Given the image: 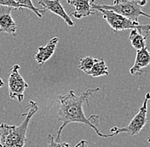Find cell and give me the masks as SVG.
<instances>
[{"label":"cell","instance_id":"6da1fadb","mask_svg":"<svg viewBox=\"0 0 150 147\" xmlns=\"http://www.w3.org/2000/svg\"><path fill=\"white\" fill-rule=\"evenodd\" d=\"M99 90V88L89 89L84 90L80 95H76L74 90H71L67 94H61L58 96L60 106L58 108V121L62 124L59 128L56 135V141H60L61 134L63 129L70 122H81L90 126L96 134L100 137L106 138V134H102L98 129V115H91L90 117H86L84 115L83 106L84 105L89 106V101L92 98L95 93Z\"/></svg>","mask_w":150,"mask_h":147},{"label":"cell","instance_id":"8992f818","mask_svg":"<svg viewBox=\"0 0 150 147\" xmlns=\"http://www.w3.org/2000/svg\"><path fill=\"white\" fill-rule=\"evenodd\" d=\"M20 65H14L9 72V95L11 99H16L21 102L24 99V93L28 84L19 73Z\"/></svg>","mask_w":150,"mask_h":147},{"label":"cell","instance_id":"5bb4252c","mask_svg":"<svg viewBox=\"0 0 150 147\" xmlns=\"http://www.w3.org/2000/svg\"><path fill=\"white\" fill-rule=\"evenodd\" d=\"M15 1H16L18 4L21 5L23 8H28V9H29L30 10L33 11V12L36 14V15L38 16L39 18H41L42 15H43V14L45 12V9H38V8H36V7L33 5L32 0H15Z\"/></svg>","mask_w":150,"mask_h":147},{"label":"cell","instance_id":"44dd1931","mask_svg":"<svg viewBox=\"0 0 150 147\" xmlns=\"http://www.w3.org/2000/svg\"><path fill=\"white\" fill-rule=\"evenodd\" d=\"M4 83L3 82V80L0 78V88H2V87H4Z\"/></svg>","mask_w":150,"mask_h":147},{"label":"cell","instance_id":"7a4b0ae2","mask_svg":"<svg viewBox=\"0 0 150 147\" xmlns=\"http://www.w3.org/2000/svg\"><path fill=\"white\" fill-rule=\"evenodd\" d=\"M38 110L37 103L33 101H29L26 112L21 114L25 117L24 121L19 126L0 124V147H23L26 142H29L26 139L28 124Z\"/></svg>","mask_w":150,"mask_h":147},{"label":"cell","instance_id":"d6986e66","mask_svg":"<svg viewBox=\"0 0 150 147\" xmlns=\"http://www.w3.org/2000/svg\"><path fill=\"white\" fill-rule=\"evenodd\" d=\"M146 4H147V0H140V4L142 7L146 5Z\"/></svg>","mask_w":150,"mask_h":147},{"label":"cell","instance_id":"ac0fdd59","mask_svg":"<svg viewBox=\"0 0 150 147\" xmlns=\"http://www.w3.org/2000/svg\"><path fill=\"white\" fill-rule=\"evenodd\" d=\"M74 147H88V142L84 139H82Z\"/></svg>","mask_w":150,"mask_h":147},{"label":"cell","instance_id":"ffe728a7","mask_svg":"<svg viewBox=\"0 0 150 147\" xmlns=\"http://www.w3.org/2000/svg\"><path fill=\"white\" fill-rule=\"evenodd\" d=\"M122 1H124V0H113V4H119V3H120Z\"/></svg>","mask_w":150,"mask_h":147},{"label":"cell","instance_id":"e0dca14e","mask_svg":"<svg viewBox=\"0 0 150 147\" xmlns=\"http://www.w3.org/2000/svg\"><path fill=\"white\" fill-rule=\"evenodd\" d=\"M0 6L9 7V8L15 9L16 10L18 9L20 11H21L23 9V7L18 4L15 0H0Z\"/></svg>","mask_w":150,"mask_h":147},{"label":"cell","instance_id":"9c48e42d","mask_svg":"<svg viewBox=\"0 0 150 147\" xmlns=\"http://www.w3.org/2000/svg\"><path fill=\"white\" fill-rule=\"evenodd\" d=\"M150 64V51L147 46L140 50L137 51L134 65L130 69V73L133 76L141 75L143 72V68L147 67Z\"/></svg>","mask_w":150,"mask_h":147},{"label":"cell","instance_id":"5b68a950","mask_svg":"<svg viewBox=\"0 0 150 147\" xmlns=\"http://www.w3.org/2000/svg\"><path fill=\"white\" fill-rule=\"evenodd\" d=\"M98 6L102 9L112 10L125 18L137 22H138L139 16H145L150 19V15L142 10L139 0H124L119 4L112 5L98 4Z\"/></svg>","mask_w":150,"mask_h":147},{"label":"cell","instance_id":"7c38bea8","mask_svg":"<svg viewBox=\"0 0 150 147\" xmlns=\"http://www.w3.org/2000/svg\"><path fill=\"white\" fill-rule=\"evenodd\" d=\"M146 38L147 37H144L137 30H135V29L131 30L130 36H129V40L131 42V44L137 51L146 47V42H145Z\"/></svg>","mask_w":150,"mask_h":147},{"label":"cell","instance_id":"30bf717a","mask_svg":"<svg viewBox=\"0 0 150 147\" xmlns=\"http://www.w3.org/2000/svg\"><path fill=\"white\" fill-rule=\"evenodd\" d=\"M58 41V37H53L48 42L45 46L38 48V53L35 55V60L40 65V66H42L53 55Z\"/></svg>","mask_w":150,"mask_h":147},{"label":"cell","instance_id":"8fae6325","mask_svg":"<svg viewBox=\"0 0 150 147\" xmlns=\"http://www.w3.org/2000/svg\"><path fill=\"white\" fill-rule=\"evenodd\" d=\"M70 4L75 7L74 11L70 14L76 19H81L96 13L91 6V0H71Z\"/></svg>","mask_w":150,"mask_h":147},{"label":"cell","instance_id":"277c9868","mask_svg":"<svg viewBox=\"0 0 150 147\" xmlns=\"http://www.w3.org/2000/svg\"><path fill=\"white\" fill-rule=\"evenodd\" d=\"M150 100V94L147 93L144 98L143 103L138 110V112L133 117L130 123L123 128L119 127H113L110 129L111 134H106V138L108 137H113L116 136L119 134L121 133H126L130 135H136L139 134L141 130L143 129V127L148 122V117H147V112H148V102Z\"/></svg>","mask_w":150,"mask_h":147},{"label":"cell","instance_id":"9a60e30c","mask_svg":"<svg viewBox=\"0 0 150 147\" xmlns=\"http://www.w3.org/2000/svg\"><path fill=\"white\" fill-rule=\"evenodd\" d=\"M96 61V59H94L92 57L87 56L80 59L79 64V68L82 70L84 72H86L91 70V68L93 66L94 63Z\"/></svg>","mask_w":150,"mask_h":147},{"label":"cell","instance_id":"cb8c5ba5","mask_svg":"<svg viewBox=\"0 0 150 147\" xmlns=\"http://www.w3.org/2000/svg\"><path fill=\"white\" fill-rule=\"evenodd\" d=\"M148 142H149V143H150V138L148 139Z\"/></svg>","mask_w":150,"mask_h":147},{"label":"cell","instance_id":"7402d4cb","mask_svg":"<svg viewBox=\"0 0 150 147\" xmlns=\"http://www.w3.org/2000/svg\"><path fill=\"white\" fill-rule=\"evenodd\" d=\"M67 2L68 4H70V3H71V0H67Z\"/></svg>","mask_w":150,"mask_h":147},{"label":"cell","instance_id":"2e32d148","mask_svg":"<svg viewBox=\"0 0 150 147\" xmlns=\"http://www.w3.org/2000/svg\"><path fill=\"white\" fill-rule=\"evenodd\" d=\"M47 141H48V147H69V145L66 142H61V141L55 140L54 136L51 134L48 135Z\"/></svg>","mask_w":150,"mask_h":147},{"label":"cell","instance_id":"603a6c76","mask_svg":"<svg viewBox=\"0 0 150 147\" xmlns=\"http://www.w3.org/2000/svg\"><path fill=\"white\" fill-rule=\"evenodd\" d=\"M94 1H95V0H91V4H92V3H94Z\"/></svg>","mask_w":150,"mask_h":147},{"label":"cell","instance_id":"52a82bcc","mask_svg":"<svg viewBox=\"0 0 150 147\" xmlns=\"http://www.w3.org/2000/svg\"><path fill=\"white\" fill-rule=\"evenodd\" d=\"M12 10L16 9L5 6H0V32L9 33L15 37L16 36L17 25L10 15Z\"/></svg>","mask_w":150,"mask_h":147},{"label":"cell","instance_id":"3957f363","mask_svg":"<svg viewBox=\"0 0 150 147\" xmlns=\"http://www.w3.org/2000/svg\"><path fill=\"white\" fill-rule=\"evenodd\" d=\"M91 6L93 9L97 10L103 14L104 20L108 22V24L110 26V27L112 28L114 32L128 29H135L137 30L145 37H148L150 34V25H141L139 22L131 20L112 10L102 9L98 6V4H96L94 3L91 4Z\"/></svg>","mask_w":150,"mask_h":147},{"label":"cell","instance_id":"4fadbf2b","mask_svg":"<svg viewBox=\"0 0 150 147\" xmlns=\"http://www.w3.org/2000/svg\"><path fill=\"white\" fill-rule=\"evenodd\" d=\"M85 73L93 77H101L108 75V68L105 63L104 60H96V61L94 63L93 66L91 68L90 71L86 72Z\"/></svg>","mask_w":150,"mask_h":147},{"label":"cell","instance_id":"ba28073f","mask_svg":"<svg viewBox=\"0 0 150 147\" xmlns=\"http://www.w3.org/2000/svg\"><path fill=\"white\" fill-rule=\"evenodd\" d=\"M38 3L45 9L50 10L56 15L62 17L66 24H67L69 27H73L74 25L71 17L66 13L65 9L62 7L60 0H38Z\"/></svg>","mask_w":150,"mask_h":147}]
</instances>
